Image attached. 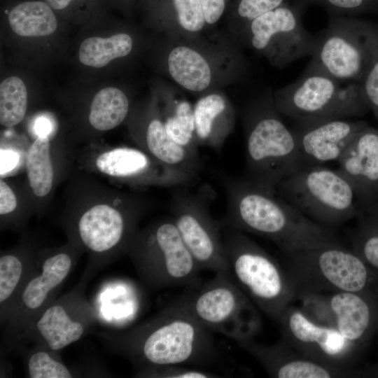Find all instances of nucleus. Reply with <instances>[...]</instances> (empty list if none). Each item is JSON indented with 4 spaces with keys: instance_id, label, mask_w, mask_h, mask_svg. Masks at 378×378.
I'll use <instances>...</instances> for the list:
<instances>
[{
    "instance_id": "f257e3e1",
    "label": "nucleus",
    "mask_w": 378,
    "mask_h": 378,
    "mask_svg": "<svg viewBox=\"0 0 378 378\" xmlns=\"http://www.w3.org/2000/svg\"><path fill=\"white\" fill-rule=\"evenodd\" d=\"M227 209L221 224L266 238L284 253L340 243L332 229L304 216L276 192L226 177Z\"/></svg>"
},
{
    "instance_id": "f03ea898",
    "label": "nucleus",
    "mask_w": 378,
    "mask_h": 378,
    "mask_svg": "<svg viewBox=\"0 0 378 378\" xmlns=\"http://www.w3.org/2000/svg\"><path fill=\"white\" fill-rule=\"evenodd\" d=\"M123 347L144 368L206 365L218 356L211 331L173 303L126 335Z\"/></svg>"
},
{
    "instance_id": "7ed1b4c3",
    "label": "nucleus",
    "mask_w": 378,
    "mask_h": 378,
    "mask_svg": "<svg viewBox=\"0 0 378 378\" xmlns=\"http://www.w3.org/2000/svg\"><path fill=\"white\" fill-rule=\"evenodd\" d=\"M296 292L307 295L352 292L378 296V276L352 249L341 243L284 253Z\"/></svg>"
},
{
    "instance_id": "20e7f679",
    "label": "nucleus",
    "mask_w": 378,
    "mask_h": 378,
    "mask_svg": "<svg viewBox=\"0 0 378 378\" xmlns=\"http://www.w3.org/2000/svg\"><path fill=\"white\" fill-rule=\"evenodd\" d=\"M280 114L270 97L253 108L247 125L244 178L270 192L303 168L295 135Z\"/></svg>"
},
{
    "instance_id": "39448f33",
    "label": "nucleus",
    "mask_w": 378,
    "mask_h": 378,
    "mask_svg": "<svg viewBox=\"0 0 378 378\" xmlns=\"http://www.w3.org/2000/svg\"><path fill=\"white\" fill-rule=\"evenodd\" d=\"M225 227L223 240L234 281L260 310L278 323L296 300L286 270L244 232Z\"/></svg>"
},
{
    "instance_id": "423d86ee",
    "label": "nucleus",
    "mask_w": 378,
    "mask_h": 378,
    "mask_svg": "<svg viewBox=\"0 0 378 378\" xmlns=\"http://www.w3.org/2000/svg\"><path fill=\"white\" fill-rule=\"evenodd\" d=\"M378 58V23L354 17L330 15L305 71L327 74L360 84Z\"/></svg>"
},
{
    "instance_id": "0eeeda50",
    "label": "nucleus",
    "mask_w": 378,
    "mask_h": 378,
    "mask_svg": "<svg viewBox=\"0 0 378 378\" xmlns=\"http://www.w3.org/2000/svg\"><path fill=\"white\" fill-rule=\"evenodd\" d=\"M276 194L310 220L332 229L358 216L354 188L338 171L323 165L304 167L282 180Z\"/></svg>"
},
{
    "instance_id": "6e6552de",
    "label": "nucleus",
    "mask_w": 378,
    "mask_h": 378,
    "mask_svg": "<svg viewBox=\"0 0 378 378\" xmlns=\"http://www.w3.org/2000/svg\"><path fill=\"white\" fill-rule=\"evenodd\" d=\"M172 303L210 331L237 342L253 338L261 328L260 316L254 303L232 275L215 274Z\"/></svg>"
},
{
    "instance_id": "1a4fd4ad",
    "label": "nucleus",
    "mask_w": 378,
    "mask_h": 378,
    "mask_svg": "<svg viewBox=\"0 0 378 378\" xmlns=\"http://www.w3.org/2000/svg\"><path fill=\"white\" fill-rule=\"evenodd\" d=\"M127 252L141 277L153 288L183 286L191 290L202 284L201 269L172 218L138 231Z\"/></svg>"
},
{
    "instance_id": "9d476101",
    "label": "nucleus",
    "mask_w": 378,
    "mask_h": 378,
    "mask_svg": "<svg viewBox=\"0 0 378 378\" xmlns=\"http://www.w3.org/2000/svg\"><path fill=\"white\" fill-rule=\"evenodd\" d=\"M337 80L327 74L305 71L298 80L274 96L279 112L298 122L362 116L370 111L359 83Z\"/></svg>"
},
{
    "instance_id": "9b49d317",
    "label": "nucleus",
    "mask_w": 378,
    "mask_h": 378,
    "mask_svg": "<svg viewBox=\"0 0 378 378\" xmlns=\"http://www.w3.org/2000/svg\"><path fill=\"white\" fill-rule=\"evenodd\" d=\"M187 186L174 187L171 201L172 219L186 247L201 270L231 275L221 222L211 215L212 193L208 187L192 192Z\"/></svg>"
},
{
    "instance_id": "f8f14e48",
    "label": "nucleus",
    "mask_w": 378,
    "mask_h": 378,
    "mask_svg": "<svg viewBox=\"0 0 378 378\" xmlns=\"http://www.w3.org/2000/svg\"><path fill=\"white\" fill-rule=\"evenodd\" d=\"M144 207L141 200L125 194L92 200L76 217L78 239L95 254L127 251Z\"/></svg>"
},
{
    "instance_id": "ddd939ff",
    "label": "nucleus",
    "mask_w": 378,
    "mask_h": 378,
    "mask_svg": "<svg viewBox=\"0 0 378 378\" xmlns=\"http://www.w3.org/2000/svg\"><path fill=\"white\" fill-rule=\"evenodd\" d=\"M304 8L284 3L251 20L244 27L251 46L265 54L270 62L284 67L313 54L316 36L304 27Z\"/></svg>"
},
{
    "instance_id": "4468645a",
    "label": "nucleus",
    "mask_w": 378,
    "mask_h": 378,
    "mask_svg": "<svg viewBox=\"0 0 378 378\" xmlns=\"http://www.w3.org/2000/svg\"><path fill=\"white\" fill-rule=\"evenodd\" d=\"M297 299L310 319L335 328L361 351L378 332V296L333 292Z\"/></svg>"
},
{
    "instance_id": "2eb2a0df",
    "label": "nucleus",
    "mask_w": 378,
    "mask_h": 378,
    "mask_svg": "<svg viewBox=\"0 0 378 378\" xmlns=\"http://www.w3.org/2000/svg\"><path fill=\"white\" fill-rule=\"evenodd\" d=\"M283 339L304 356L351 374L350 367L361 350L335 328L310 319L301 309L289 307L280 318Z\"/></svg>"
},
{
    "instance_id": "dca6fc26",
    "label": "nucleus",
    "mask_w": 378,
    "mask_h": 378,
    "mask_svg": "<svg viewBox=\"0 0 378 378\" xmlns=\"http://www.w3.org/2000/svg\"><path fill=\"white\" fill-rule=\"evenodd\" d=\"M99 173L132 186L174 188L195 178L160 162L141 148L116 147L99 153L94 161Z\"/></svg>"
},
{
    "instance_id": "f3484780",
    "label": "nucleus",
    "mask_w": 378,
    "mask_h": 378,
    "mask_svg": "<svg viewBox=\"0 0 378 378\" xmlns=\"http://www.w3.org/2000/svg\"><path fill=\"white\" fill-rule=\"evenodd\" d=\"M363 120L345 118L298 122L293 132L303 167L337 161L363 129Z\"/></svg>"
},
{
    "instance_id": "a211bd4d",
    "label": "nucleus",
    "mask_w": 378,
    "mask_h": 378,
    "mask_svg": "<svg viewBox=\"0 0 378 378\" xmlns=\"http://www.w3.org/2000/svg\"><path fill=\"white\" fill-rule=\"evenodd\" d=\"M338 171L349 181L360 207L378 200V130L360 131L337 160Z\"/></svg>"
},
{
    "instance_id": "6ab92c4d",
    "label": "nucleus",
    "mask_w": 378,
    "mask_h": 378,
    "mask_svg": "<svg viewBox=\"0 0 378 378\" xmlns=\"http://www.w3.org/2000/svg\"><path fill=\"white\" fill-rule=\"evenodd\" d=\"M267 374L277 378H331L346 376L343 372L314 361L290 349L284 339L272 345L260 344L253 338L238 342Z\"/></svg>"
},
{
    "instance_id": "aec40b11",
    "label": "nucleus",
    "mask_w": 378,
    "mask_h": 378,
    "mask_svg": "<svg viewBox=\"0 0 378 378\" xmlns=\"http://www.w3.org/2000/svg\"><path fill=\"white\" fill-rule=\"evenodd\" d=\"M193 111L198 145L220 150L232 127L226 99L218 93L209 94L196 102Z\"/></svg>"
},
{
    "instance_id": "412c9836",
    "label": "nucleus",
    "mask_w": 378,
    "mask_h": 378,
    "mask_svg": "<svg viewBox=\"0 0 378 378\" xmlns=\"http://www.w3.org/2000/svg\"><path fill=\"white\" fill-rule=\"evenodd\" d=\"M72 267V257L66 251H58L43 262L39 274L28 281L20 295L22 306L27 311L38 309L50 293L68 276Z\"/></svg>"
},
{
    "instance_id": "4be33fe9",
    "label": "nucleus",
    "mask_w": 378,
    "mask_h": 378,
    "mask_svg": "<svg viewBox=\"0 0 378 378\" xmlns=\"http://www.w3.org/2000/svg\"><path fill=\"white\" fill-rule=\"evenodd\" d=\"M167 66L174 80L187 90L202 92L211 82V69L207 60L190 47L181 46L172 49Z\"/></svg>"
},
{
    "instance_id": "5701e85b",
    "label": "nucleus",
    "mask_w": 378,
    "mask_h": 378,
    "mask_svg": "<svg viewBox=\"0 0 378 378\" xmlns=\"http://www.w3.org/2000/svg\"><path fill=\"white\" fill-rule=\"evenodd\" d=\"M6 13L11 29L20 36H49L57 27L55 10L44 1L20 2Z\"/></svg>"
},
{
    "instance_id": "b1692460",
    "label": "nucleus",
    "mask_w": 378,
    "mask_h": 378,
    "mask_svg": "<svg viewBox=\"0 0 378 378\" xmlns=\"http://www.w3.org/2000/svg\"><path fill=\"white\" fill-rule=\"evenodd\" d=\"M25 170L32 195L38 200L46 198L55 183V167L50 134L36 136L25 155Z\"/></svg>"
},
{
    "instance_id": "393cba45",
    "label": "nucleus",
    "mask_w": 378,
    "mask_h": 378,
    "mask_svg": "<svg viewBox=\"0 0 378 378\" xmlns=\"http://www.w3.org/2000/svg\"><path fill=\"white\" fill-rule=\"evenodd\" d=\"M36 326L41 337L54 351L78 341L85 331L83 324L74 319L66 309L59 304L47 308Z\"/></svg>"
},
{
    "instance_id": "a878e982",
    "label": "nucleus",
    "mask_w": 378,
    "mask_h": 378,
    "mask_svg": "<svg viewBox=\"0 0 378 378\" xmlns=\"http://www.w3.org/2000/svg\"><path fill=\"white\" fill-rule=\"evenodd\" d=\"M348 236L351 249L378 276V200L361 206Z\"/></svg>"
},
{
    "instance_id": "bb28decb",
    "label": "nucleus",
    "mask_w": 378,
    "mask_h": 378,
    "mask_svg": "<svg viewBox=\"0 0 378 378\" xmlns=\"http://www.w3.org/2000/svg\"><path fill=\"white\" fill-rule=\"evenodd\" d=\"M129 108L128 99L122 91L114 87H106L93 97L88 121L97 131L111 130L123 122Z\"/></svg>"
},
{
    "instance_id": "cd10ccee",
    "label": "nucleus",
    "mask_w": 378,
    "mask_h": 378,
    "mask_svg": "<svg viewBox=\"0 0 378 378\" xmlns=\"http://www.w3.org/2000/svg\"><path fill=\"white\" fill-rule=\"evenodd\" d=\"M132 47V39L127 34H116L108 38L92 36L80 43L78 57L85 66L101 68L116 58L127 56Z\"/></svg>"
},
{
    "instance_id": "c85d7f7f",
    "label": "nucleus",
    "mask_w": 378,
    "mask_h": 378,
    "mask_svg": "<svg viewBox=\"0 0 378 378\" xmlns=\"http://www.w3.org/2000/svg\"><path fill=\"white\" fill-rule=\"evenodd\" d=\"M162 122L168 136L177 144L198 155L194 111L186 101L174 102Z\"/></svg>"
},
{
    "instance_id": "c756f323",
    "label": "nucleus",
    "mask_w": 378,
    "mask_h": 378,
    "mask_svg": "<svg viewBox=\"0 0 378 378\" xmlns=\"http://www.w3.org/2000/svg\"><path fill=\"white\" fill-rule=\"evenodd\" d=\"M27 108V91L24 82L10 76L0 84V123L13 127L24 118Z\"/></svg>"
},
{
    "instance_id": "7c9ffc66",
    "label": "nucleus",
    "mask_w": 378,
    "mask_h": 378,
    "mask_svg": "<svg viewBox=\"0 0 378 378\" xmlns=\"http://www.w3.org/2000/svg\"><path fill=\"white\" fill-rule=\"evenodd\" d=\"M25 262L16 253H8L0 258V302L9 301L16 293L24 275Z\"/></svg>"
},
{
    "instance_id": "2f4dec72",
    "label": "nucleus",
    "mask_w": 378,
    "mask_h": 378,
    "mask_svg": "<svg viewBox=\"0 0 378 378\" xmlns=\"http://www.w3.org/2000/svg\"><path fill=\"white\" fill-rule=\"evenodd\" d=\"M306 8L316 5L323 7L330 15L354 17L378 10V0H293Z\"/></svg>"
},
{
    "instance_id": "473e14b6",
    "label": "nucleus",
    "mask_w": 378,
    "mask_h": 378,
    "mask_svg": "<svg viewBox=\"0 0 378 378\" xmlns=\"http://www.w3.org/2000/svg\"><path fill=\"white\" fill-rule=\"evenodd\" d=\"M28 372L31 378H70L69 370L61 362L45 351H36L28 360Z\"/></svg>"
},
{
    "instance_id": "72a5a7b5",
    "label": "nucleus",
    "mask_w": 378,
    "mask_h": 378,
    "mask_svg": "<svg viewBox=\"0 0 378 378\" xmlns=\"http://www.w3.org/2000/svg\"><path fill=\"white\" fill-rule=\"evenodd\" d=\"M286 0H234L231 15L243 28L257 17L273 10Z\"/></svg>"
},
{
    "instance_id": "f704fd0d",
    "label": "nucleus",
    "mask_w": 378,
    "mask_h": 378,
    "mask_svg": "<svg viewBox=\"0 0 378 378\" xmlns=\"http://www.w3.org/2000/svg\"><path fill=\"white\" fill-rule=\"evenodd\" d=\"M176 13V22L188 31H200L206 24L199 0H171Z\"/></svg>"
},
{
    "instance_id": "c9c22d12",
    "label": "nucleus",
    "mask_w": 378,
    "mask_h": 378,
    "mask_svg": "<svg viewBox=\"0 0 378 378\" xmlns=\"http://www.w3.org/2000/svg\"><path fill=\"white\" fill-rule=\"evenodd\" d=\"M139 374L143 377L160 378H215L220 377L204 370L189 368L179 365L144 368Z\"/></svg>"
},
{
    "instance_id": "e433bc0d",
    "label": "nucleus",
    "mask_w": 378,
    "mask_h": 378,
    "mask_svg": "<svg viewBox=\"0 0 378 378\" xmlns=\"http://www.w3.org/2000/svg\"><path fill=\"white\" fill-rule=\"evenodd\" d=\"M360 85L370 111L378 119V58Z\"/></svg>"
},
{
    "instance_id": "4c0bfd02",
    "label": "nucleus",
    "mask_w": 378,
    "mask_h": 378,
    "mask_svg": "<svg viewBox=\"0 0 378 378\" xmlns=\"http://www.w3.org/2000/svg\"><path fill=\"white\" fill-rule=\"evenodd\" d=\"M20 202L13 187L4 178L0 179V215L5 218L13 214Z\"/></svg>"
},
{
    "instance_id": "58836bf2",
    "label": "nucleus",
    "mask_w": 378,
    "mask_h": 378,
    "mask_svg": "<svg viewBox=\"0 0 378 378\" xmlns=\"http://www.w3.org/2000/svg\"><path fill=\"white\" fill-rule=\"evenodd\" d=\"M202 8L205 22L208 24L217 22L223 15L228 0H199Z\"/></svg>"
},
{
    "instance_id": "ea45409f",
    "label": "nucleus",
    "mask_w": 378,
    "mask_h": 378,
    "mask_svg": "<svg viewBox=\"0 0 378 378\" xmlns=\"http://www.w3.org/2000/svg\"><path fill=\"white\" fill-rule=\"evenodd\" d=\"M20 155L12 149L1 148V177L14 170L19 163Z\"/></svg>"
},
{
    "instance_id": "a19ab883",
    "label": "nucleus",
    "mask_w": 378,
    "mask_h": 378,
    "mask_svg": "<svg viewBox=\"0 0 378 378\" xmlns=\"http://www.w3.org/2000/svg\"><path fill=\"white\" fill-rule=\"evenodd\" d=\"M34 130L36 136L50 134L52 130L51 124L47 118L40 117L35 122Z\"/></svg>"
},
{
    "instance_id": "79ce46f5",
    "label": "nucleus",
    "mask_w": 378,
    "mask_h": 378,
    "mask_svg": "<svg viewBox=\"0 0 378 378\" xmlns=\"http://www.w3.org/2000/svg\"><path fill=\"white\" fill-rule=\"evenodd\" d=\"M54 10L63 11L76 4L77 0H43Z\"/></svg>"
},
{
    "instance_id": "37998d69",
    "label": "nucleus",
    "mask_w": 378,
    "mask_h": 378,
    "mask_svg": "<svg viewBox=\"0 0 378 378\" xmlns=\"http://www.w3.org/2000/svg\"><path fill=\"white\" fill-rule=\"evenodd\" d=\"M363 374L365 375L378 377V362Z\"/></svg>"
}]
</instances>
